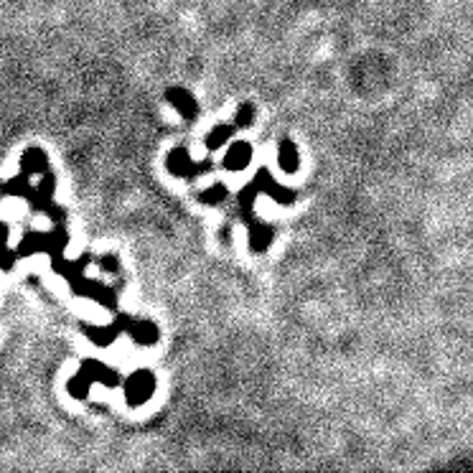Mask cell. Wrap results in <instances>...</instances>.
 I'll return each mask as SVG.
<instances>
[{
    "instance_id": "cell-6",
    "label": "cell",
    "mask_w": 473,
    "mask_h": 473,
    "mask_svg": "<svg viewBox=\"0 0 473 473\" xmlns=\"http://www.w3.org/2000/svg\"><path fill=\"white\" fill-rule=\"evenodd\" d=\"M166 100L171 102V107H174L176 112L181 115V117H186V120H193L196 115H199V105H196V97H193L188 89L183 87H171L166 92Z\"/></svg>"
},
{
    "instance_id": "cell-14",
    "label": "cell",
    "mask_w": 473,
    "mask_h": 473,
    "mask_svg": "<svg viewBox=\"0 0 473 473\" xmlns=\"http://www.w3.org/2000/svg\"><path fill=\"white\" fill-rule=\"evenodd\" d=\"M278 163L285 174H295L300 166V155H298V148H295L293 141H283L280 143V150H278Z\"/></svg>"
},
{
    "instance_id": "cell-5",
    "label": "cell",
    "mask_w": 473,
    "mask_h": 473,
    "mask_svg": "<svg viewBox=\"0 0 473 473\" xmlns=\"http://www.w3.org/2000/svg\"><path fill=\"white\" fill-rule=\"evenodd\" d=\"M254 183L260 186L262 193H267V196H273L278 204H293L295 199H298V193L293 191V188H285L280 186L278 181L270 176V171L267 168H260V174H257V179H254Z\"/></svg>"
},
{
    "instance_id": "cell-23",
    "label": "cell",
    "mask_w": 473,
    "mask_h": 473,
    "mask_svg": "<svg viewBox=\"0 0 473 473\" xmlns=\"http://www.w3.org/2000/svg\"><path fill=\"white\" fill-rule=\"evenodd\" d=\"M44 214H46V216H51L56 224H61V221H64V214H67V212H64L61 207H56V204H48V207L44 209Z\"/></svg>"
},
{
    "instance_id": "cell-17",
    "label": "cell",
    "mask_w": 473,
    "mask_h": 473,
    "mask_svg": "<svg viewBox=\"0 0 473 473\" xmlns=\"http://www.w3.org/2000/svg\"><path fill=\"white\" fill-rule=\"evenodd\" d=\"M237 130V125H216L212 127V133L207 135V148L209 150H219V148H224L229 141H232V133Z\"/></svg>"
},
{
    "instance_id": "cell-1",
    "label": "cell",
    "mask_w": 473,
    "mask_h": 473,
    "mask_svg": "<svg viewBox=\"0 0 473 473\" xmlns=\"http://www.w3.org/2000/svg\"><path fill=\"white\" fill-rule=\"evenodd\" d=\"M155 392V374L150 369H138L125 380V402L130 407L145 405Z\"/></svg>"
},
{
    "instance_id": "cell-19",
    "label": "cell",
    "mask_w": 473,
    "mask_h": 473,
    "mask_svg": "<svg viewBox=\"0 0 473 473\" xmlns=\"http://www.w3.org/2000/svg\"><path fill=\"white\" fill-rule=\"evenodd\" d=\"M260 193V186L257 183H247L245 188H242L240 193V207H242V214H245V219L247 221H252V204H254V196Z\"/></svg>"
},
{
    "instance_id": "cell-3",
    "label": "cell",
    "mask_w": 473,
    "mask_h": 473,
    "mask_svg": "<svg viewBox=\"0 0 473 473\" xmlns=\"http://www.w3.org/2000/svg\"><path fill=\"white\" fill-rule=\"evenodd\" d=\"M72 287L77 295H87V298L97 300V303H102V306L110 308V311H117V295H115L110 287L102 285V283L77 278V280H72Z\"/></svg>"
},
{
    "instance_id": "cell-24",
    "label": "cell",
    "mask_w": 473,
    "mask_h": 473,
    "mask_svg": "<svg viewBox=\"0 0 473 473\" xmlns=\"http://www.w3.org/2000/svg\"><path fill=\"white\" fill-rule=\"evenodd\" d=\"M100 265L105 267V273H120V262H117V257H102Z\"/></svg>"
},
{
    "instance_id": "cell-11",
    "label": "cell",
    "mask_w": 473,
    "mask_h": 473,
    "mask_svg": "<svg viewBox=\"0 0 473 473\" xmlns=\"http://www.w3.org/2000/svg\"><path fill=\"white\" fill-rule=\"evenodd\" d=\"M130 336H133L135 344H141V346H150L158 341V326H155L153 320H133V326H130Z\"/></svg>"
},
{
    "instance_id": "cell-12",
    "label": "cell",
    "mask_w": 473,
    "mask_h": 473,
    "mask_svg": "<svg viewBox=\"0 0 473 473\" xmlns=\"http://www.w3.org/2000/svg\"><path fill=\"white\" fill-rule=\"evenodd\" d=\"M84 336H87L92 344L97 346H110L117 336H120V328L115 326H84Z\"/></svg>"
},
{
    "instance_id": "cell-21",
    "label": "cell",
    "mask_w": 473,
    "mask_h": 473,
    "mask_svg": "<svg viewBox=\"0 0 473 473\" xmlns=\"http://www.w3.org/2000/svg\"><path fill=\"white\" fill-rule=\"evenodd\" d=\"M254 117H257V110H254V105L245 102V105L240 107L237 117H234V125H237V127H250L254 122Z\"/></svg>"
},
{
    "instance_id": "cell-16",
    "label": "cell",
    "mask_w": 473,
    "mask_h": 473,
    "mask_svg": "<svg viewBox=\"0 0 473 473\" xmlns=\"http://www.w3.org/2000/svg\"><path fill=\"white\" fill-rule=\"evenodd\" d=\"M3 193L15 196V199H31L34 188H31V183H28V176L20 174V176H15V179H11V181L3 183Z\"/></svg>"
},
{
    "instance_id": "cell-9",
    "label": "cell",
    "mask_w": 473,
    "mask_h": 473,
    "mask_svg": "<svg viewBox=\"0 0 473 473\" xmlns=\"http://www.w3.org/2000/svg\"><path fill=\"white\" fill-rule=\"evenodd\" d=\"M273 237H275V229L270 227V224L257 221V219L250 221V250H252V252H265L267 247H270V242H273Z\"/></svg>"
},
{
    "instance_id": "cell-22",
    "label": "cell",
    "mask_w": 473,
    "mask_h": 473,
    "mask_svg": "<svg viewBox=\"0 0 473 473\" xmlns=\"http://www.w3.org/2000/svg\"><path fill=\"white\" fill-rule=\"evenodd\" d=\"M15 260H18V250H11L8 245L0 247V270H3V273H11Z\"/></svg>"
},
{
    "instance_id": "cell-25",
    "label": "cell",
    "mask_w": 473,
    "mask_h": 473,
    "mask_svg": "<svg viewBox=\"0 0 473 473\" xmlns=\"http://www.w3.org/2000/svg\"><path fill=\"white\" fill-rule=\"evenodd\" d=\"M8 237H11V227H8V224H3V221H0V247H3V245H8Z\"/></svg>"
},
{
    "instance_id": "cell-8",
    "label": "cell",
    "mask_w": 473,
    "mask_h": 473,
    "mask_svg": "<svg viewBox=\"0 0 473 473\" xmlns=\"http://www.w3.org/2000/svg\"><path fill=\"white\" fill-rule=\"evenodd\" d=\"M48 171V155L41 148H28L20 158V174L26 176H44Z\"/></svg>"
},
{
    "instance_id": "cell-13",
    "label": "cell",
    "mask_w": 473,
    "mask_h": 473,
    "mask_svg": "<svg viewBox=\"0 0 473 473\" xmlns=\"http://www.w3.org/2000/svg\"><path fill=\"white\" fill-rule=\"evenodd\" d=\"M46 250V234L44 232H26L18 245V257H31Z\"/></svg>"
},
{
    "instance_id": "cell-26",
    "label": "cell",
    "mask_w": 473,
    "mask_h": 473,
    "mask_svg": "<svg viewBox=\"0 0 473 473\" xmlns=\"http://www.w3.org/2000/svg\"><path fill=\"white\" fill-rule=\"evenodd\" d=\"M0 193H3V183H0Z\"/></svg>"
},
{
    "instance_id": "cell-7",
    "label": "cell",
    "mask_w": 473,
    "mask_h": 473,
    "mask_svg": "<svg viewBox=\"0 0 473 473\" xmlns=\"http://www.w3.org/2000/svg\"><path fill=\"white\" fill-rule=\"evenodd\" d=\"M250 160H252V145L245 141H237L232 143V148H229L227 153H224V158H221V168L224 171H245L247 166H250Z\"/></svg>"
},
{
    "instance_id": "cell-2",
    "label": "cell",
    "mask_w": 473,
    "mask_h": 473,
    "mask_svg": "<svg viewBox=\"0 0 473 473\" xmlns=\"http://www.w3.org/2000/svg\"><path fill=\"white\" fill-rule=\"evenodd\" d=\"M166 166L174 176H181V179H196V176L207 174L209 168H212V163H209V160L196 163V160L188 158V153L183 150V148H176L174 153L166 158Z\"/></svg>"
},
{
    "instance_id": "cell-20",
    "label": "cell",
    "mask_w": 473,
    "mask_h": 473,
    "mask_svg": "<svg viewBox=\"0 0 473 473\" xmlns=\"http://www.w3.org/2000/svg\"><path fill=\"white\" fill-rule=\"evenodd\" d=\"M199 199L204 201V204H221V201L227 199V186H224V183H214V186L201 191Z\"/></svg>"
},
{
    "instance_id": "cell-15",
    "label": "cell",
    "mask_w": 473,
    "mask_h": 473,
    "mask_svg": "<svg viewBox=\"0 0 473 473\" xmlns=\"http://www.w3.org/2000/svg\"><path fill=\"white\" fill-rule=\"evenodd\" d=\"M46 234V250L44 252H48V254H61L64 250H67V245H69V234H67V229L61 227V224H56V227L51 229V232H44Z\"/></svg>"
},
{
    "instance_id": "cell-4",
    "label": "cell",
    "mask_w": 473,
    "mask_h": 473,
    "mask_svg": "<svg viewBox=\"0 0 473 473\" xmlns=\"http://www.w3.org/2000/svg\"><path fill=\"white\" fill-rule=\"evenodd\" d=\"M84 377H89V380L97 384H105V387H117L120 384V372L115 367H107L105 361H100V359H87L84 364H82V369H79Z\"/></svg>"
},
{
    "instance_id": "cell-10",
    "label": "cell",
    "mask_w": 473,
    "mask_h": 473,
    "mask_svg": "<svg viewBox=\"0 0 473 473\" xmlns=\"http://www.w3.org/2000/svg\"><path fill=\"white\" fill-rule=\"evenodd\" d=\"M53 186H56V179H53L51 174H44V179L39 181V186L34 188V193H31V204H34V209L36 212H44V209L51 204V199H53Z\"/></svg>"
},
{
    "instance_id": "cell-18",
    "label": "cell",
    "mask_w": 473,
    "mask_h": 473,
    "mask_svg": "<svg viewBox=\"0 0 473 473\" xmlns=\"http://www.w3.org/2000/svg\"><path fill=\"white\" fill-rule=\"evenodd\" d=\"M94 382L89 380V377H84L82 372H77L72 377V380L67 382V392L72 394L74 400H87L89 397V389H92Z\"/></svg>"
}]
</instances>
